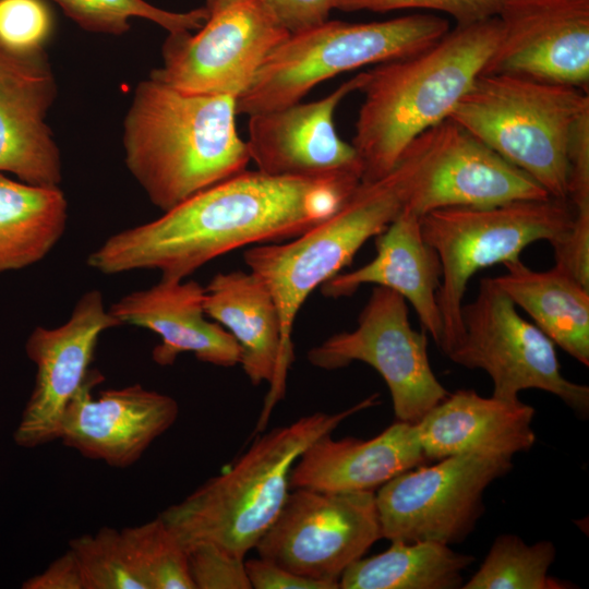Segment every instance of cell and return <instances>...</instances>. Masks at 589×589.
<instances>
[{
    "label": "cell",
    "mask_w": 589,
    "mask_h": 589,
    "mask_svg": "<svg viewBox=\"0 0 589 589\" xmlns=\"http://www.w3.org/2000/svg\"><path fill=\"white\" fill-rule=\"evenodd\" d=\"M361 182L275 177L243 170L164 212L110 236L87 257L105 275L159 271L182 280L236 249L293 239L336 212Z\"/></svg>",
    "instance_id": "1"
},
{
    "label": "cell",
    "mask_w": 589,
    "mask_h": 589,
    "mask_svg": "<svg viewBox=\"0 0 589 589\" xmlns=\"http://www.w3.org/2000/svg\"><path fill=\"white\" fill-rule=\"evenodd\" d=\"M236 116L230 95L185 93L151 77L137 84L123 121L124 163L156 207L167 212L247 169Z\"/></svg>",
    "instance_id": "2"
},
{
    "label": "cell",
    "mask_w": 589,
    "mask_h": 589,
    "mask_svg": "<svg viewBox=\"0 0 589 589\" xmlns=\"http://www.w3.org/2000/svg\"><path fill=\"white\" fill-rule=\"evenodd\" d=\"M500 36L497 16L456 25L428 49L368 71L351 143L361 161V182L386 176L420 134L448 119Z\"/></svg>",
    "instance_id": "3"
},
{
    "label": "cell",
    "mask_w": 589,
    "mask_h": 589,
    "mask_svg": "<svg viewBox=\"0 0 589 589\" xmlns=\"http://www.w3.org/2000/svg\"><path fill=\"white\" fill-rule=\"evenodd\" d=\"M376 401L374 394L340 412L318 411L272 429L227 470L168 506L160 518L185 551L208 543L244 558L284 506L298 458L347 418Z\"/></svg>",
    "instance_id": "4"
},
{
    "label": "cell",
    "mask_w": 589,
    "mask_h": 589,
    "mask_svg": "<svg viewBox=\"0 0 589 589\" xmlns=\"http://www.w3.org/2000/svg\"><path fill=\"white\" fill-rule=\"evenodd\" d=\"M417 168L412 144L384 177L360 182L329 217L290 242L257 244L243 253L271 290L280 316L283 346L291 363L292 328L309 294L349 265L360 248L383 232L406 206Z\"/></svg>",
    "instance_id": "5"
},
{
    "label": "cell",
    "mask_w": 589,
    "mask_h": 589,
    "mask_svg": "<svg viewBox=\"0 0 589 589\" xmlns=\"http://www.w3.org/2000/svg\"><path fill=\"white\" fill-rule=\"evenodd\" d=\"M589 111L578 87L512 74L481 73L448 119L568 202L574 127Z\"/></svg>",
    "instance_id": "6"
},
{
    "label": "cell",
    "mask_w": 589,
    "mask_h": 589,
    "mask_svg": "<svg viewBox=\"0 0 589 589\" xmlns=\"http://www.w3.org/2000/svg\"><path fill=\"white\" fill-rule=\"evenodd\" d=\"M449 31L434 14L350 23L327 20L290 35L266 59L237 99V115H254L299 103L314 86L340 73L419 53Z\"/></svg>",
    "instance_id": "7"
},
{
    "label": "cell",
    "mask_w": 589,
    "mask_h": 589,
    "mask_svg": "<svg viewBox=\"0 0 589 589\" xmlns=\"http://www.w3.org/2000/svg\"><path fill=\"white\" fill-rule=\"evenodd\" d=\"M573 223L568 202L552 197L484 208L444 207L421 217L423 237L442 266L436 301L444 327L440 349L447 357L462 337L461 308L469 279L482 268L518 260L536 241L562 243Z\"/></svg>",
    "instance_id": "8"
},
{
    "label": "cell",
    "mask_w": 589,
    "mask_h": 589,
    "mask_svg": "<svg viewBox=\"0 0 589 589\" xmlns=\"http://www.w3.org/2000/svg\"><path fill=\"white\" fill-rule=\"evenodd\" d=\"M461 322V340L448 358L485 371L493 382L492 396L513 400L520 390L536 388L555 395L577 413L588 414L589 387L563 376L555 344L519 315L492 277L482 278L476 299L462 304Z\"/></svg>",
    "instance_id": "9"
},
{
    "label": "cell",
    "mask_w": 589,
    "mask_h": 589,
    "mask_svg": "<svg viewBox=\"0 0 589 589\" xmlns=\"http://www.w3.org/2000/svg\"><path fill=\"white\" fill-rule=\"evenodd\" d=\"M205 5L208 16L196 34L169 33L161 65L149 77L185 93L238 99L290 34L261 0H207Z\"/></svg>",
    "instance_id": "10"
},
{
    "label": "cell",
    "mask_w": 589,
    "mask_h": 589,
    "mask_svg": "<svg viewBox=\"0 0 589 589\" xmlns=\"http://www.w3.org/2000/svg\"><path fill=\"white\" fill-rule=\"evenodd\" d=\"M291 490L254 550L299 576L338 589L344 572L383 538L375 492Z\"/></svg>",
    "instance_id": "11"
},
{
    "label": "cell",
    "mask_w": 589,
    "mask_h": 589,
    "mask_svg": "<svg viewBox=\"0 0 589 589\" xmlns=\"http://www.w3.org/2000/svg\"><path fill=\"white\" fill-rule=\"evenodd\" d=\"M512 466V457L471 452L401 472L375 493L382 537L448 545L464 541L482 515L485 489Z\"/></svg>",
    "instance_id": "12"
},
{
    "label": "cell",
    "mask_w": 589,
    "mask_h": 589,
    "mask_svg": "<svg viewBox=\"0 0 589 589\" xmlns=\"http://www.w3.org/2000/svg\"><path fill=\"white\" fill-rule=\"evenodd\" d=\"M308 360L324 370L369 364L385 381L399 421L417 424L448 395L431 368L425 332L412 328L405 298L382 286L372 289L357 327L311 348Z\"/></svg>",
    "instance_id": "13"
},
{
    "label": "cell",
    "mask_w": 589,
    "mask_h": 589,
    "mask_svg": "<svg viewBox=\"0 0 589 589\" xmlns=\"http://www.w3.org/2000/svg\"><path fill=\"white\" fill-rule=\"evenodd\" d=\"M412 145L417 168L404 208L420 217L444 207L484 208L551 197L529 175L450 119L420 134Z\"/></svg>",
    "instance_id": "14"
},
{
    "label": "cell",
    "mask_w": 589,
    "mask_h": 589,
    "mask_svg": "<svg viewBox=\"0 0 589 589\" xmlns=\"http://www.w3.org/2000/svg\"><path fill=\"white\" fill-rule=\"evenodd\" d=\"M119 325L103 293L93 289L81 296L64 324L31 333L25 351L36 366L35 385L13 433L17 446L36 448L59 440L65 410L92 371L99 336Z\"/></svg>",
    "instance_id": "15"
},
{
    "label": "cell",
    "mask_w": 589,
    "mask_h": 589,
    "mask_svg": "<svg viewBox=\"0 0 589 589\" xmlns=\"http://www.w3.org/2000/svg\"><path fill=\"white\" fill-rule=\"evenodd\" d=\"M501 36L482 73L588 91L589 0H505Z\"/></svg>",
    "instance_id": "16"
},
{
    "label": "cell",
    "mask_w": 589,
    "mask_h": 589,
    "mask_svg": "<svg viewBox=\"0 0 589 589\" xmlns=\"http://www.w3.org/2000/svg\"><path fill=\"white\" fill-rule=\"evenodd\" d=\"M366 79L368 72H362L318 100L251 115L245 141L250 160L259 171L275 177L361 178L360 158L352 144L337 134L334 113Z\"/></svg>",
    "instance_id": "17"
},
{
    "label": "cell",
    "mask_w": 589,
    "mask_h": 589,
    "mask_svg": "<svg viewBox=\"0 0 589 589\" xmlns=\"http://www.w3.org/2000/svg\"><path fill=\"white\" fill-rule=\"evenodd\" d=\"M101 380L99 372L91 371L65 410L59 440L86 458L127 468L172 426L179 405L140 384L105 389L94 397L92 390Z\"/></svg>",
    "instance_id": "18"
},
{
    "label": "cell",
    "mask_w": 589,
    "mask_h": 589,
    "mask_svg": "<svg viewBox=\"0 0 589 589\" xmlns=\"http://www.w3.org/2000/svg\"><path fill=\"white\" fill-rule=\"evenodd\" d=\"M56 96L43 47L17 50L0 41V172L36 187H59L61 155L46 122Z\"/></svg>",
    "instance_id": "19"
},
{
    "label": "cell",
    "mask_w": 589,
    "mask_h": 589,
    "mask_svg": "<svg viewBox=\"0 0 589 589\" xmlns=\"http://www.w3.org/2000/svg\"><path fill=\"white\" fill-rule=\"evenodd\" d=\"M205 288L195 280L161 278L151 288L128 293L109 311L120 325L146 328L160 337L152 352L161 366L192 352L202 362L231 368L240 363L236 339L220 324L205 318Z\"/></svg>",
    "instance_id": "20"
},
{
    "label": "cell",
    "mask_w": 589,
    "mask_h": 589,
    "mask_svg": "<svg viewBox=\"0 0 589 589\" xmlns=\"http://www.w3.org/2000/svg\"><path fill=\"white\" fill-rule=\"evenodd\" d=\"M205 288L204 311L236 339L240 365L253 385L269 384L264 416L284 395L290 363L277 303L251 271L216 274Z\"/></svg>",
    "instance_id": "21"
},
{
    "label": "cell",
    "mask_w": 589,
    "mask_h": 589,
    "mask_svg": "<svg viewBox=\"0 0 589 589\" xmlns=\"http://www.w3.org/2000/svg\"><path fill=\"white\" fill-rule=\"evenodd\" d=\"M375 242V257L358 269L329 278L322 285L323 294L351 296L365 284L394 290L410 302L424 332L440 348L444 327L436 293L442 266L423 237L421 217L404 208Z\"/></svg>",
    "instance_id": "22"
},
{
    "label": "cell",
    "mask_w": 589,
    "mask_h": 589,
    "mask_svg": "<svg viewBox=\"0 0 589 589\" xmlns=\"http://www.w3.org/2000/svg\"><path fill=\"white\" fill-rule=\"evenodd\" d=\"M426 459L417 424L399 421L370 440L327 434L298 458L290 489L326 492L373 491Z\"/></svg>",
    "instance_id": "23"
},
{
    "label": "cell",
    "mask_w": 589,
    "mask_h": 589,
    "mask_svg": "<svg viewBox=\"0 0 589 589\" xmlns=\"http://www.w3.org/2000/svg\"><path fill=\"white\" fill-rule=\"evenodd\" d=\"M534 408L520 401L482 397L473 389L449 394L418 423L426 459L464 453L513 457L536 442Z\"/></svg>",
    "instance_id": "24"
},
{
    "label": "cell",
    "mask_w": 589,
    "mask_h": 589,
    "mask_svg": "<svg viewBox=\"0 0 589 589\" xmlns=\"http://www.w3.org/2000/svg\"><path fill=\"white\" fill-rule=\"evenodd\" d=\"M504 266L493 281L555 345L588 366L589 288L557 265L537 272L518 259Z\"/></svg>",
    "instance_id": "25"
},
{
    "label": "cell",
    "mask_w": 589,
    "mask_h": 589,
    "mask_svg": "<svg viewBox=\"0 0 589 589\" xmlns=\"http://www.w3.org/2000/svg\"><path fill=\"white\" fill-rule=\"evenodd\" d=\"M67 220L68 202L59 187H36L0 172V274L41 261Z\"/></svg>",
    "instance_id": "26"
},
{
    "label": "cell",
    "mask_w": 589,
    "mask_h": 589,
    "mask_svg": "<svg viewBox=\"0 0 589 589\" xmlns=\"http://www.w3.org/2000/svg\"><path fill=\"white\" fill-rule=\"evenodd\" d=\"M474 557L435 541H392L377 555L359 558L341 575V589H454Z\"/></svg>",
    "instance_id": "27"
},
{
    "label": "cell",
    "mask_w": 589,
    "mask_h": 589,
    "mask_svg": "<svg viewBox=\"0 0 589 589\" xmlns=\"http://www.w3.org/2000/svg\"><path fill=\"white\" fill-rule=\"evenodd\" d=\"M556 550L551 541L526 544L505 533L493 542L477 573L464 589H563L569 586L549 576Z\"/></svg>",
    "instance_id": "28"
},
{
    "label": "cell",
    "mask_w": 589,
    "mask_h": 589,
    "mask_svg": "<svg viewBox=\"0 0 589 589\" xmlns=\"http://www.w3.org/2000/svg\"><path fill=\"white\" fill-rule=\"evenodd\" d=\"M121 533L144 589H195L188 553L159 515Z\"/></svg>",
    "instance_id": "29"
},
{
    "label": "cell",
    "mask_w": 589,
    "mask_h": 589,
    "mask_svg": "<svg viewBox=\"0 0 589 589\" xmlns=\"http://www.w3.org/2000/svg\"><path fill=\"white\" fill-rule=\"evenodd\" d=\"M71 20L87 32L121 35L130 29V20L140 17L156 23L168 33L192 32L203 26L206 5L188 12H171L145 0H52Z\"/></svg>",
    "instance_id": "30"
},
{
    "label": "cell",
    "mask_w": 589,
    "mask_h": 589,
    "mask_svg": "<svg viewBox=\"0 0 589 589\" xmlns=\"http://www.w3.org/2000/svg\"><path fill=\"white\" fill-rule=\"evenodd\" d=\"M85 589H144L131 563L121 530L104 527L69 543Z\"/></svg>",
    "instance_id": "31"
},
{
    "label": "cell",
    "mask_w": 589,
    "mask_h": 589,
    "mask_svg": "<svg viewBox=\"0 0 589 589\" xmlns=\"http://www.w3.org/2000/svg\"><path fill=\"white\" fill-rule=\"evenodd\" d=\"M505 0H333V9L345 12L385 13L421 9L450 15L456 25H469L498 15Z\"/></svg>",
    "instance_id": "32"
},
{
    "label": "cell",
    "mask_w": 589,
    "mask_h": 589,
    "mask_svg": "<svg viewBox=\"0 0 589 589\" xmlns=\"http://www.w3.org/2000/svg\"><path fill=\"white\" fill-rule=\"evenodd\" d=\"M51 31L41 0H0V41L17 50L43 47Z\"/></svg>",
    "instance_id": "33"
},
{
    "label": "cell",
    "mask_w": 589,
    "mask_h": 589,
    "mask_svg": "<svg viewBox=\"0 0 589 589\" xmlns=\"http://www.w3.org/2000/svg\"><path fill=\"white\" fill-rule=\"evenodd\" d=\"M187 553L195 589H251L244 558L208 543L196 544Z\"/></svg>",
    "instance_id": "34"
},
{
    "label": "cell",
    "mask_w": 589,
    "mask_h": 589,
    "mask_svg": "<svg viewBox=\"0 0 589 589\" xmlns=\"http://www.w3.org/2000/svg\"><path fill=\"white\" fill-rule=\"evenodd\" d=\"M568 202L589 212V111L576 122L569 146Z\"/></svg>",
    "instance_id": "35"
},
{
    "label": "cell",
    "mask_w": 589,
    "mask_h": 589,
    "mask_svg": "<svg viewBox=\"0 0 589 589\" xmlns=\"http://www.w3.org/2000/svg\"><path fill=\"white\" fill-rule=\"evenodd\" d=\"M553 249L555 265L589 288V212H574V223L567 238Z\"/></svg>",
    "instance_id": "36"
},
{
    "label": "cell",
    "mask_w": 589,
    "mask_h": 589,
    "mask_svg": "<svg viewBox=\"0 0 589 589\" xmlns=\"http://www.w3.org/2000/svg\"><path fill=\"white\" fill-rule=\"evenodd\" d=\"M290 35L303 33L325 23L333 0H261Z\"/></svg>",
    "instance_id": "37"
},
{
    "label": "cell",
    "mask_w": 589,
    "mask_h": 589,
    "mask_svg": "<svg viewBox=\"0 0 589 589\" xmlns=\"http://www.w3.org/2000/svg\"><path fill=\"white\" fill-rule=\"evenodd\" d=\"M245 570L254 589H333L326 582L299 576L260 556L245 561Z\"/></svg>",
    "instance_id": "38"
},
{
    "label": "cell",
    "mask_w": 589,
    "mask_h": 589,
    "mask_svg": "<svg viewBox=\"0 0 589 589\" xmlns=\"http://www.w3.org/2000/svg\"><path fill=\"white\" fill-rule=\"evenodd\" d=\"M23 589H85L84 578L73 552L52 561L41 573L27 578Z\"/></svg>",
    "instance_id": "39"
}]
</instances>
